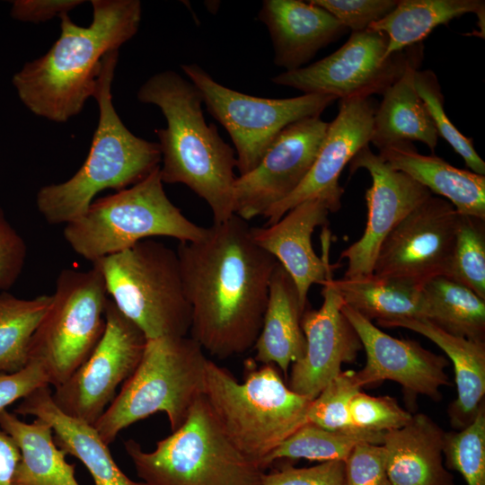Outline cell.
<instances>
[{"mask_svg":"<svg viewBox=\"0 0 485 485\" xmlns=\"http://www.w3.org/2000/svg\"><path fill=\"white\" fill-rule=\"evenodd\" d=\"M387 37L366 29L352 32L336 51L307 66L285 71L271 78L278 85L304 93L348 100L384 92L401 75L410 53L386 56Z\"/></svg>","mask_w":485,"mask_h":485,"instance_id":"cell-13","label":"cell"},{"mask_svg":"<svg viewBox=\"0 0 485 485\" xmlns=\"http://www.w3.org/2000/svg\"><path fill=\"white\" fill-rule=\"evenodd\" d=\"M445 431L428 415L417 413L402 428L384 434L391 485H454L443 463Z\"/></svg>","mask_w":485,"mask_h":485,"instance_id":"cell-23","label":"cell"},{"mask_svg":"<svg viewBox=\"0 0 485 485\" xmlns=\"http://www.w3.org/2000/svg\"><path fill=\"white\" fill-rule=\"evenodd\" d=\"M323 302L319 309H305L301 326L306 348L291 365L288 387L311 400L341 372L344 363L356 360L363 349L355 329L343 314L344 302L332 284V274L322 284Z\"/></svg>","mask_w":485,"mask_h":485,"instance_id":"cell-19","label":"cell"},{"mask_svg":"<svg viewBox=\"0 0 485 485\" xmlns=\"http://www.w3.org/2000/svg\"><path fill=\"white\" fill-rule=\"evenodd\" d=\"M43 385H49L48 376L36 360H30L24 368L15 373L0 372V411Z\"/></svg>","mask_w":485,"mask_h":485,"instance_id":"cell-43","label":"cell"},{"mask_svg":"<svg viewBox=\"0 0 485 485\" xmlns=\"http://www.w3.org/2000/svg\"><path fill=\"white\" fill-rule=\"evenodd\" d=\"M52 296L18 298L0 293V372L15 373L29 363L32 336L51 304Z\"/></svg>","mask_w":485,"mask_h":485,"instance_id":"cell-32","label":"cell"},{"mask_svg":"<svg viewBox=\"0 0 485 485\" xmlns=\"http://www.w3.org/2000/svg\"><path fill=\"white\" fill-rule=\"evenodd\" d=\"M0 428L13 439L21 454L13 485H80L75 464L66 462V454L56 445L53 429L45 420L35 418L27 423L4 410Z\"/></svg>","mask_w":485,"mask_h":485,"instance_id":"cell-28","label":"cell"},{"mask_svg":"<svg viewBox=\"0 0 485 485\" xmlns=\"http://www.w3.org/2000/svg\"><path fill=\"white\" fill-rule=\"evenodd\" d=\"M422 292L424 319L449 334L485 342V299L445 276L428 280Z\"/></svg>","mask_w":485,"mask_h":485,"instance_id":"cell-31","label":"cell"},{"mask_svg":"<svg viewBox=\"0 0 485 485\" xmlns=\"http://www.w3.org/2000/svg\"><path fill=\"white\" fill-rule=\"evenodd\" d=\"M329 123L306 118L285 128L251 172L236 177L234 215L249 221L289 196L310 171Z\"/></svg>","mask_w":485,"mask_h":485,"instance_id":"cell-15","label":"cell"},{"mask_svg":"<svg viewBox=\"0 0 485 485\" xmlns=\"http://www.w3.org/2000/svg\"><path fill=\"white\" fill-rule=\"evenodd\" d=\"M332 284L344 304L369 321L375 319L379 323L426 317L422 286L373 274L354 279L332 278Z\"/></svg>","mask_w":485,"mask_h":485,"instance_id":"cell-30","label":"cell"},{"mask_svg":"<svg viewBox=\"0 0 485 485\" xmlns=\"http://www.w3.org/2000/svg\"><path fill=\"white\" fill-rule=\"evenodd\" d=\"M27 258V245L0 208V290L11 288L19 278Z\"/></svg>","mask_w":485,"mask_h":485,"instance_id":"cell-42","label":"cell"},{"mask_svg":"<svg viewBox=\"0 0 485 485\" xmlns=\"http://www.w3.org/2000/svg\"><path fill=\"white\" fill-rule=\"evenodd\" d=\"M207 361L190 337L146 340L136 370L94 425L101 438L109 445L124 428L156 412H164L175 431L203 394Z\"/></svg>","mask_w":485,"mask_h":485,"instance_id":"cell-6","label":"cell"},{"mask_svg":"<svg viewBox=\"0 0 485 485\" xmlns=\"http://www.w3.org/2000/svg\"><path fill=\"white\" fill-rule=\"evenodd\" d=\"M361 388L356 371H341L313 400L307 413L308 423L329 430L353 428L349 405Z\"/></svg>","mask_w":485,"mask_h":485,"instance_id":"cell-37","label":"cell"},{"mask_svg":"<svg viewBox=\"0 0 485 485\" xmlns=\"http://www.w3.org/2000/svg\"><path fill=\"white\" fill-rule=\"evenodd\" d=\"M466 13L478 16L481 32L484 33L483 0H398L392 12L368 29L387 37L389 57L419 44L436 27Z\"/></svg>","mask_w":485,"mask_h":485,"instance_id":"cell-29","label":"cell"},{"mask_svg":"<svg viewBox=\"0 0 485 485\" xmlns=\"http://www.w3.org/2000/svg\"><path fill=\"white\" fill-rule=\"evenodd\" d=\"M124 447L145 485H261L265 474L229 441L203 394L153 451L133 439Z\"/></svg>","mask_w":485,"mask_h":485,"instance_id":"cell-7","label":"cell"},{"mask_svg":"<svg viewBox=\"0 0 485 485\" xmlns=\"http://www.w3.org/2000/svg\"><path fill=\"white\" fill-rule=\"evenodd\" d=\"M203 396L229 441L262 469L266 457L304 424L313 400L292 391L274 365L244 363L239 383L207 361Z\"/></svg>","mask_w":485,"mask_h":485,"instance_id":"cell-5","label":"cell"},{"mask_svg":"<svg viewBox=\"0 0 485 485\" xmlns=\"http://www.w3.org/2000/svg\"><path fill=\"white\" fill-rule=\"evenodd\" d=\"M343 485H391L382 445H357L344 461Z\"/></svg>","mask_w":485,"mask_h":485,"instance_id":"cell-40","label":"cell"},{"mask_svg":"<svg viewBox=\"0 0 485 485\" xmlns=\"http://www.w3.org/2000/svg\"><path fill=\"white\" fill-rule=\"evenodd\" d=\"M459 214L433 195L415 207L380 246L373 275L423 286L449 274Z\"/></svg>","mask_w":485,"mask_h":485,"instance_id":"cell-14","label":"cell"},{"mask_svg":"<svg viewBox=\"0 0 485 485\" xmlns=\"http://www.w3.org/2000/svg\"><path fill=\"white\" fill-rule=\"evenodd\" d=\"M20 457L17 445L0 428V485H13V473Z\"/></svg>","mask_w":485,"mask_h":485,"instance_id":"cell-45","label":"cell"},{"mask_svg":"<svg viewBox=\"0 0 485 485\" xmlns=\"http://www.w3.org/2000/svg\"><path fill=\"white\" fill-rule=\"evenodd\" d=\"M258 19L268 28L274 63L286 71L303 67L348 30L311 1L264 0Z\"/></svg>","mask_w":485,"mask_h":485,"instance_id":"cell-21","label":"cell"},{"mask_svg":"<svg viewBox=\"0 0 485 485\" xmlns=\"http://www.w3.org/2000/svg\"><path fill=\"white\" fill-rule=\"evenodd\" d=\"M344 462L328 461L296 468L285 463L264 474L261 485H343Z\"/></svg>","mask_w":485,"mask_h":485,"instance_id":"cell-41","label":"cell"},{"mask_svg":"<svg viewBox=\"0 0 485 485\" xmlns=\"http://www.w3.org/2000/svg\"><path fill=\"white\" fill-rule=\"evenodd\" d=\"M304 311L293 279L278 262L269 283L261 329L252 348L256 362L276 366L287 378L290 366L305 352L301 326Z\"/></svg>","mask_w":485,"mask_h":485,"instance_id":"cell-26","label":"cell"},{"mask_svg":"<svg viewBox=\"0 0 485 485\" xmlns=\"http://www.w3.org/2000/svg\"><path fill=\"white\" fill-rule=\"evenodd\" d=\"M445 468L459 472L467 485H485V402L461 430L445 431Z\"/></svg>","mask_w":485,"mask_h":485,"instance_id":"cell-35","label":"cell"},{"mask_svg":"<svg viewBox=\"0 0 485 485\" xmlns=\"http://www.w3.org/2000/svg\"><path fill=\"white\" fill-rule=\"evenodd\" d=\"M14 413L33 416L48 423L56 445L83 463L94 485H145L142 481H134L121 471L94 426L58 409L53 401L49 385H43L22 399Z\"/></svg>","mask_w":485,"mask_h":485,"instance_id":"cell-22","label":"cell"},{"mask_svg":"<svg viewBox=\"0 0 485 485\" xmlns=\"http://www.w3.org/2000/svg\"><path fill=\"white\" fill-rule=\"evenodd\" d=\"M51 304L32 336L29 361L45 368L49 385L64 384L89 357L106 326L108 292L101 270L62 269Z\"/></svg>","mask_w":485,"mask_h":485,"instance_id":"cell-10","label":"cell"},{"mask_svg":"<svg viewBox=\"0 0 485 485\" xmlns=\"http://www.w3.org/2000/svg\"><path fill=\"white\" fill-rule=\"evenodd\" d=\"M384 328H404L419 333L438 346L453 362L457 397L447 412L451 426L461 430L474 419L485 402V342L449 334L424 318L379 322Z\"/></svg>","mask_w":485,"mask_h":485,"instance_id":"cell-25","label":"cell"},{"mask_svg":"<svg viewBox=\"0 0 485 485\" xmlns=\"http://www.w3.org/2000/svg\"><path fill=\"white\" fill-rule=\"evenodd\" d=\"M104 332L89 357L52 392L65 414L94 426L136 370L146 338L109 299Z\"/></svg>","mask_w":485,"mask_h":485,"instance_id":"cell-12","label":"cell"},{"mask_svg":"<svg viewBox=\"0 0 485 485\" xmlns=\"http://www.w3.org/2000/svg\"><path fill=\"white\" fill-rule=\"evenodd\" d=\"M207 231L169 199L158 166L137 183L94 199L83 216L66 225L63 234L75 253L94 263L150 237L194 242Z\"/></svg>","mask_w":485,"mask_h":485,"instance_id":"cell-8","label":"cell"},{"mask_svg":"<svg viewBox=\"0 0 485 485\" xmlns=\"http://www.w3.org/2000/svg\"><path fill=\"white\" fill-rule=\"evenodd\" d=\"M191 309L190 338L225 359L252 348L261 329L278 260L257 245L248 221L234 215L176 250Z\"/></svg>","mask_w":485,"mask_h":485,"instance_id":"cell-1","label":"cell"},{"mask_svg":"<svg viewBox=\"0 0 485 485\" xmlns=\"http://www.w3.org/2000/svg\"><path fill=\"white\" fill-rule=\"evenodd\" d=\"M93 265L101 270L111 301L146 340L190 332L191 309L176 251L146 239Z\"/></svg>","mask_w":485,"mask_h":485,"instance_id":"cell-9","label":"cell"},{"mask_svg":"<svg viewBox=\"0 0 485 485\" xmlns=\"http://www.w3.org/2000/svg\"><path fill=\"white\" fill-rule=\"evenodd\" d=\"M351 425L355 428L385 433L405 426L412 414L390 396H371L357 392L349 405Z\"/></svg>","mask_w":485,"mask_h":485,"instance_id":"cell-38","label":"cell"},{"mask_svg":"<svg viewBox=\"0 0 485 485\" xmlns=\"http://www.w3.org/2000/svg\"><path fill=\"white\" fill-rule=\"evenodd\" d=\"M341 311L366 352L365 366L356 371L361 387L391 380L402 386L409 399L421 394L440 400V387L451 384L445 371L449 364L446 357L415 340L392 337L346 304Z\"/></svg>","mask_w":485,"mask_h":485,"instance_id":"cell-18","label":"cell"},{"mask_svg":"<svg viewBox=\"0 0 485 485\" xmlns=\"http://www.w3.org/2000/svg\"><path fill=\"white\" fill-rule=\"evenodd\" d=\"M82 0H16L13 2V18L30 22H41L66 14L82 4Z\"/></svg>","mask_w":485,"mask_h":485,"instance_id":"cell-44","label":"cell"},{"mask_svg":"<svg viewBox=\"0 0 485 485\" xmlns=\"http://www.w3.org/2000/svg\"><path fill=\"white\" fill-rule=\"evenodd\" d=\"M118 57L119 50H113L102 58L93 94L99 121L84 163L66 181L45 185L37 193L38 210L48 224L77 219L99 192L128 188L160 166L159 144L130 132L113 106L111 84Z\"/></svg>","mask_w":485,"mask_h":485,"instance_id":"cell-4","label":"cell"},{"mask_svg":"<svg viewBox=\"0 0 485 485\" xmlns=\"http://www.w3.org/2000/svg\"><path fill=\"white\" fill-rule=\"evenodd\" d=\"M93 22L83 27L60 16V36L49 50L13 77L19 98L35 115L65 122L93 97L103 57L138 31V0H92Z\"/></svg>","mask_w":485,"mask_h":485,"instance_id":"cell-2","label":"cell"},{"mask_svg":"<svg viewBox=\"0 0 485 485\" xmlns=\"http://www.w3.org/2000/svg\"><path fill=\"white\" fill-rule=\"evenodd\" d=\"M447 278L467 287L485 299L484 219L472 216H459Z\"/></svg>","mask_w":485,"mask_h":485,"instance_id":"cell-34","label":"cell"},{"mask_svg":"<svg viewBox=\"0 0 485 485\" xmlns=\"http://www.w3.org/2000/svg\"><path fill=\"white\" fill-rule=\"evenodd\" d=\"M366 170L372 185L366 191L367 220L362 236L345 249L348 260L343 278L371 276L376 255L386 236L415 207L432 196L424 186L407 174L392 169L369 146L362 147L349 162L350 173Z\"/></svg>","mask_w":485,"mask_h":485,"instance_id":"cell-16","label":"cell"},{"mask_svg":"<svg viewBox=\"0 0 485 485\" xmlns=\"http://www.w3.org/2000/svg\"><path fill=\"white\" fill-rule=\"evenodd\" d=\"M331 212L325 199L312 198L288 210L272 225L251 226L253 242L271 254L293 279L304 310L307 308L310 287L322 285L332 274L330 232L324 228L322 234V257L312 245L314 229L326 225Z\"/></svg>","mask_w":485,"mask_h":485,"instance_id":"cell-20","label":"cell"},{"mask_svg":"<svg viewBox=\"0 0 485 485\" xmlns=\"http://www.w3.org/2000/svg\"><path fill=\"white\" fill-rule=\"evenodd\" d=\"M352 32L362 31L386 16L398 0H311Z\"/></svg>","mask_w":485,"mask_h":485,"instance_id":"cell-39","label":"cell"},{"mask_svg":"<svg viewBox=\"0 0 485 485\" xmlns=\"http://www.w3.org/2000/svg\"><path fill=\"white\" fill-rule=\"evenodd\" d=\"M384 434L359 428L329 430L306 423L264 460L267 468L278 460L345 461L358 444L382 445Z\"/></svg>","mask_w":485,"mask_h":485,"instance_id":"cell-33","label":"cell"},{"mask_svg":"<svg viewBox=\"0 0 485 485\" xmlns=\"http://www.w3.org/2000/svg\"><path fill=\"white\" fill-rule=\"evenodd\" d=\"M378 155L449 201L458 214L485 220V176L459 169L435 155L419 154L411 142H399L379 150Z\"/></svg>","mask_w":485,"mask_h":485,"instance_id":"cell-24","label":"cell"},{"mask_svg":"<svg viewBox=\"0 0 485 485\" xmlns=\"http://www.w3.org/2000/svg\"><path fill=\"white\" fill-rule=\"evenodd\" d=\"M376 107L370 97L340 100L338 115L329 123L310 171L289 196L262 215L267 218L265 225L276 223L288 210L312 198L325 199L331 212L340 209L344 193L340 175L354 155L369 145Z\"/></svg>","mask_w":485,"mask_h":485,"instance_id":"cell-17","label":"cell"},{"mask_svg":"<svg viewBox=\"0 0 485 485\" xmlns=\"http://www.w3.org/2000/svg\"><path fill=\"white\" fill-rule=\"evenodd\" d=\"M418 54H410L401 75L384 92L374 116L370 143L378 150L399 142L419 141L432 152L438 134L414 84Z\"/></svg>","mask_w":485,"mask_h":485,"instance_id":"cell-27","label":"cell"},{"mask_svg":"<svg viewBox=\"0 0 485 485\" xmlns=\"http://www.w3.org/2000/svg\"><path fill=\"white\" fill-rule=\"evenodd\" d=\"M414 84L438 136H441L463 158L466 166L472 172L484 176L485 162L476 152L472 139L463 136L446 116L444 109V96L434 72L417 70Z\"/></svg>","mask_w":485,"mask_h":485,"instance_id":"cell-36","label":"cell"},{"mask_svg":"<svg viewBox=\"0 0 485 485\" xmlns=\"http://www.w3.org/2000/svg\"><path fill=\"white\" fill-rule=\"evenodd\" d=\"M137 99L160 108L167 127L156 130L163 183L186 185L210 207L213 223L234 215L236 180L234 149L207 124L197 87L172 70L151 76L138 90Z\"/></svg>","mask_w":485,"mask_h":485,"instance_id":"cell-3","label":"cell"},{"mask_svg":"<svg viewBox=\"0 0 485 485\" xmlns=\"http://www.w3.org/2000/svg\"><path fill=\"white\" fill-rule=\"evenodd\" d=\"M181 68L200 93L208 112L230 135L240 175L258 165L285 128L306 118L320 117L337 100L319 93L283 99L255 97L220 84L197 64L182 65Z\"/></svg>","mask_w":485,"mask_h":485,"instance_id":"cell-11","label":"cell"}]
</instances>
